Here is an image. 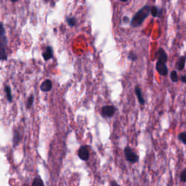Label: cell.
I'll use <instances>...</instances> for the list:
<instances>
[{"label": "cell", "mask_w": 186, "mask_h": 186, "mask_svg": "<svg viewBox=\"0 0 186 186\" xmlns=\"http://www.w3.org/2000/svg\"><path fill=\"white\" fill-rule=\"evenodd\" d=\"M102 115L104 117L110 118L112 117L116 113L115 107L113 105H105L102 108Z\"/></svg>", "instance_id": "cell-3"}, {"label": "cell", "mask_w": 186, "mask_h": 186, "mask_svg": "<svg viewBox=\"0 0 186 186\" xmlns=\"http://www.w3.org/2000/svg\"><path fill=\"white\" fill-rule=\"evenodd\" d=\"M111 186H120L117 182H115V181H112L111 182Z\"/></svg>", "instance_id": "cell-24"}, {"label": "cell", "mask_w": 186, "mask_h": 186, "mask_svg": "<svg viewBox=\"0 0 186 186\" xmlns=\"http://www.w3.org/2000/svg\"><path fill=\"white\" fill-rule=\"evenodd\" d=\"M162 13V9L159 10L156 6H152L151 10V14L153 18H156V17L161 16Z\"/></svg>", "instance_id": "cell-11"}, {"label": "cell", "mask_w": 186, "mask_h": 186, "mask_svg": "<svg viewBox=\"0 0 186 186\" xmlns=\"http://www.w3.org/2000/svg\"><path fill=\"white\" fill-rule=\"evenodd\" d=\"M78 156L83 161H87L89 159V152L86 145H82L80 147L78 151Z\"/></svg>", "instance_id": "cell-6"}, {"label": "cell", "mask_w": 186, "mask_h": 186, "mask_svg": "<svg viewBox=\"0 0 186 186\" xmlns=\"http://www.w3.org/2000/svg\"><path fill=\"white\" fill-rule=\"evenodd\" d=\"M20 140H21V134H20L18 130H15L13 134V140H12V143H13V146L16 147L18 145L20 142Z\"/></svg>", "instance_id": "cell-12"}, {"label": "cell", "mask_w": 186, "mask_h": 186, "mask_svg": "<svg viewBox=\"0 0 186 186\" xmlns=\"http://www.w3.org/2000/svg\"><path fill=\"white\" fill-rule=\"evenodd\" d=\"M170 79L173 83H177L179 80V77H178L177 72V71H172L170 73Z\"/></svg>", "instance_id": "cell-15"}, {"label": "cell", "mask_w": 186, "mask_h": 186, "mask_svg": "<svg viewBox=\"0 0 186 186\" xmlns=\"http://www.w3.org/2000/svg\"><path fill=\"white\" fill-rule=\"evenodd\" d=\"M155 56H156V58L157 59L158 61L162 62V63H167V60H168V55L163 48H159L156 51Z\"/></svg>", "instance_id": "cell-5"}, {"label": "cell", "mask_w": 186, "mask_h": 186, "mask_svg": "<svg viewBox=\"0 0 186 186\" xmlns=\"http://www.w3.org/2000/svg\"><path fill=\"white\" fill-rule=\"evenodd\" d=\"M42 57L45 61H47L53 58V49L50 46H46L45 51L42 53Z\"/></svg>", "instance_id": "cell-9"}, {"label": "cell", "mask_w": 186, "mask_h": 186, "mask_svg": "<svg viewBox=\"0 0 186 186\" xmlns=\"http://www.w3.org/2000/svg\"><path fill=\"white\" fill-rule=\"evenodd\" d=\"M177 138L184 145H186V132H180L177 136Z\"/></svg>", "instance_id": "cell-17"}, {"label": "cell", "mask_w": 186, "mask_h": 186, "mask_svg": "<svg viewBox=\"0 0 186 186\" xmlns=\"http://www.w3.org/2000/svg\"><path fill=\"white\" fill-rule=\"evenodd\" d=\"M66 22H67L69 26L71 27H74L76 26V23H77V19H76L75 17H69L68 16L66 18Z\"/></svg>", "instance_id": "cell-14"}, {"label": "cell", "mask_w": 186, "mask_h": 186, "mask_svg": "<svg viewBox=\"0 0 186 186\" xmlns=\"http://www.w3.org/2000/svg\"><path fill=\"white\" fill-rule=\"evenodd\" d=\"M0 58L1 61L7 60V55L6 53V48L5 47H0Z\"/></svg>", "instance_id": "cell-16"}, {"label": "cell", "mask_w": 186, "mask_h": 186, "mask_svg": "<svg viewBox=\"0 0 186 186\" xmlns=\"http://www.w3.org/2000/svg\"><path fill=\"white\" fill-rule=\"evenodd\" d=\"M34 97L33 94H31V95L28 98L27 103H26V108H27L28 109L31 108L32 105H33V103H34Z\"/></svg>", "instance_id": "cell-19"}, {"label": "cell", "mask_w": 186, "mask_h": 186, "mask_svg": "<svg viewBox=\"0 0 186 186\" xmlns=\"http://www.w3.org/2000/svg\"><path fill=\"white\" fill-rule=\"evenodd\" d=\"M185 63H186V57L185 56V55L180 56L179 58H178L177 60L176 64H175V69L177 70V71H182V70L185 69Z\"/></svg>", "instance_id": "cell-7"}, {"label": "cell", "mask_w": 186, "mask_h": 186, "mask_svg": "<svg viewBox=\"0 0 186 186\" xmlns=\"http://www.w3.org/2000/svg\"><path fill=\"white\" fill-rule=\"evenodd\" d=\"M31 186H44L42 180L39 177L35 178Z\"/></svg>", "instance_id": "cell-18"}, {"label": "cell", "mask_w": 186, "mask_h": 186, "mask_svg": "<svg viewBox=\"0 0 186 186\" xmlns=\"http://www.w3.org/2000/svg\"><path fill=\"white\" fill-rule=\"evenodd\" d=\"M124 151L125 158H126V159L128 162L131 163H136L138 162V156L136 154L135 152L133 151V150L130 147H126V148H124Z\"/></svg>", "instance_id": "cell-2"}, {"label": "cell", "mask_w": 186, "mask_h": 186, "mask_svg": "<svg viewBox=\"0 0 186 186\" xmlns=\"http://www.w3.org/2000/svg\"><path fill=\"white\" fill-rule=\"evenodd\" d=\"M52 88V82L49 79L44 80V81L41 84V85H40V89H41L42 92H49V91H51Z\"/></svg>", "instance_id": "cell-8"}, {"label": "cell", "mask_w": 186, "mask_h": 186, "mask_svg": "<svg viewBox=\"0 0 186 186\" xmlns=\"http://www.w3.org/2000/svg\"><path fill=\"white\" fill-rule=\"evenodd\" d=\"M180 181L183 183H186V168L184 169L180 173Z\"/></svg>", "instance_id": "cell-20"}, {"label": "cell", "mask_w": 186, "mask_h": 186, "mask_svg": "<svg viewBox=\"0 0 186 186\" xmlns=\"http://www.w3.org/2000/svg\"><path fill=\"white\" fill-rule=\"evenodd\" d=\"M134 92H135L136 96H137V100H138L140 104H141V105L145 104V100H144L143 96H142V91H141V89L140 88L139 86H136L135 89H134Z\"/></svg>", "instance_id": "cell-10"}, {"label": "cell", "mask_w": 186, "mask_h": 186, "mask_svg": "<svg viewBox=\"0 0 186 186\" xmlns=\"http://www.w3.org/2000/svg\"><path fill=\"white\" fill-rule=\"evenodd\" d=\"M151 7L148 4H146V5L143 6L141 9H140L138 11L134 14L132 19L131 23H130L132 27H140L144 22V21L148 18V15L151 14Z\"/></svg>", "instance_id": "cell-1"}, {"label": "cell", "mask_w": 186, "mask_h": 186, "mask_svg": "<svg viewBox=\"0 0 186 186\" xmlns=\"http://www.w3.org/2000/svg\"><path fill=\"white\" fill-rule=\"evenodd\" d=\"M4 91H5L6 96H7V99L8 100L9 103H12V95L11 93V89L9 86H5L4 87Z\"/></svg>", "instance_id": "cell-13"}, {"label": "cell", "mask_w": 186, "mask_h": 186, "mask_svg": "<svg viewBox=\"0 0 186 186\" xmlns=\"http://www.w3.org/2000/svg\"><path fill=\"white\" fill-rule=\"evenodd\" d=\"M123 22L124 23H128L129 22V18L128 17L125 16L123 18Z\"/></svg>", "instance_id": "cell-23"}, {"label": "cell", "mask_w": 186, "mask_h": 186, "mask_svg": "<svg viewBox=\"0 0 186 186\" xmlns=\"http://www.w3.org/2000/svg\"><path fill=\"white\" fill-rule=\"evenodd\" d=\"M128 58L129 60H131L132 61H134V60H136L137 59V56L134 52H130L128 55Z\"/></svg>", "instance_id": "cell-21"}, {"label": "cell", "mask_w": 186, "mask_h": 186, "mask_svg": "<svg viewBox=\"0 0 186 186\" xmlns=\"http://www.w3.org/2000/svg\"><path fill=\"white\" fill-rule=\"evenodd\" d=\"M156 69L157 71V72L159 73V74H160L161 76H163V77H166L168 74L169 71L167 64L164 63H162V62H156Z\"/></svg>", "instance_id": "cell-4"}, {"label": "cell", "mask_w": 186, "mask_h": 186, "mask_svg": "<svg viewBox=\"0 0 186 186\" xmlns=\"http://www.w3.org/2000/svg\"><path fill=\"white\" fill-rule=\"evenodd\" d=\"M180 81L182 82V83L185 84H186V74L185 75H182L180 77Z\"/></svg>", "instance_id": "cell-22"}]
</instances>
